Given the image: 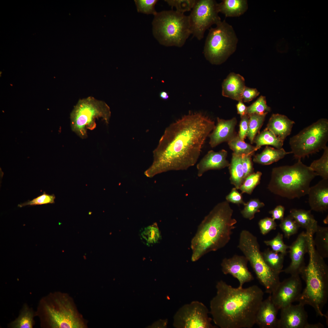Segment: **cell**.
<instances>
[{"instance_id":"cell-32","label":"cell","mask_w":328,"mask_h":328,"mask_svg":"<svg viewBox=\"0 0 328 328\" xmlns=\"http://www.w3.org/2000/svg\"><path fill=\"white\" fill-rule=\"evenodd\" d=\"M313 242L316 251L323 258L328 257V228L318 225Z\"/></svg>"},{"instance_id":"cell-5","label":"cell","mask_w":328,"mask_h":328,"mask_svg":"<svg viewBox=\"0 0 328 328\" xmlns=\"http://www.w3.org/2000/svg\"><path fill=\"white\" fill-rule=\"evenodd\" d=\"M42 328H86L87 321L67 293L50 292L42 298L36 311Z\"/></svg>"},{"instance_id":"cell-1","label":"cell","mask_w":328,"mask_h":328,"mask_svg":"<svg viewBox=\"0 0 328 328\" xmlns=\"http://www.w3.org/2000/svg\"><path fill=\"white\" fill-rule=\"evenodd\" d=\"M215 122L201 112H190L165 129L153 152V161L145 172L152 177L171 170H183L194 166Z\"/></svg>"},{"instance_id":"cell-41","label":"cell","mask_w":328,"mask_h":328,"mask_svg":"<svg viewBox=\"0 0 328 328\" xmlns=\"http://www.w3.org/2000/svg\"><path fill=\"white\" fill-rule=\"evenodd\" d=\"M196 0H166L169 5L172 8L174 7L176 11L184 14L186 12L192 10Z\"/></svg>"},{"instance_id":"cell-52","label":"cell","mask_w":328,"mask_h":328,"mask_svg":"<svg viewBox=\"0 0 328 328\" xmlns=\"http://www.w3.org/2000/svg\"><path fill=\"white\" fill-rule=\"evenodd\" d=\"M159 96L161 98L164 100L168 99L169 97L168 93L165 91H161L159 94Z\"/></svg>"},{"instance_id":"cell-46","label":"cell","mask_w":328,"mask_h":328,"mask_svg":"<svg viewBox=\"0 0 328 328\" xmlns=\"http://www.w3.org/2000/svg\"><path fill=\"white\" fill-rule=\"evenodd\" d=\"M237 190L235 187L233 188L230 193L226 196V201L238 205H244L245 203L243 200L242 194Z\"/></svg>"},{"instance_id":"cell-7","label":"cell","mask_w":328,"mask_h":328,"mask_svg":"<svg viewBox=\"0 0 328 328\" xmlns=\"http://www.w3.org/2000/svg\"><path fill=\"white\" fill-rule=\"evenodd\" d=\"M152 33L159 43L166 46H183L191 34L188 16L173 10L154 15Z\"/></svg>"},{"instance_id":"cell-14","label":"cell","mask_w":328,"mask_h":328,"mask_svg":"<svg viewBox=\"0 0 328 328\" xmlns=\"http://www.w3.org/2000/svg\"><path fill=\"white\" fill-rule=\"evenodd\" d=\"M302 284L299 275H291L280 282L271 294L272 300L279 310L297 301L302 292Z\"/></svg>"},{"instance_id":"cell-6","label":"cell","mask_w":328,"mask_h":328,"mask_svg":"<svg viewBox=\"0 0 328 328\" xmlns=\"http://www.w3.org/2000/svg\"><path fill=\"white\" fill-rule=\"evenodd\" d=\"M317 176L299 159L292 165L273 168L268 188L283 197L299 198L308 194L311 182Z\"/></svg>"},{"instance_id":"cell-23","label":"cell","mask_w":328,"mask_h":328,"mask_svg":"<svg viewBox=\"0 0 328 328\" xmlns=\"http://www.w3.org/2000/svg\"><path fill=\"white\" fill-rule=\"evenodd\" d=\"M294 121L286 116L279 114H273L270 118L266 128L276 136L284 141L290 134Z\"/></svg>"},{"instance_id":"cell-47","label":"cell","mask_w":328,"mask_h":328,"mask_svg":"<svg viewBox=\"0 0 328 328\" xmlns=\"http://www.w3.org/2000/svg\"><path fill=\"white\" fill-rule=\"evenodd\" d=\"M241 120L240 124L239 130L238 135L239 137L242 140L244 141L247 136L248 133L249 116L246 114L241 117Z\"/></svg>"},{"instance_id":"cell-37","label":"cell","mask_w":328,"mask_h":328,"mask_svg":"<svg viewBox=\"0 0 328 328\" xmlns=\"http://www.w3.org/2000/svg\"><path fill=\"white\" fill-rule=\"evenodd\" d=\"M243 209L241 213L245 218L251 220L255 217V214L260 212V209L264 206V203L258 199L250 200L244 205Z\"/></svg>"},{"instance_id":"cell-13","label":"cell","mask_w":328,"mask_h":328,"mask_svg":"<svg viewBox=\"0 0 328 328\" xmlns=\"http://www.w3.org/2000/svg\"><path fill=\"white\" fill-rule=\"evenodd\" d=\"M209 311L203 303L194 301L180 307L173 317L176 328H215L208 316Z\"/></svg>"},{"instance_id":"cell-45","label":"cell","mask_w":328,"mask_h":328,"mask_svg":"<svg viewBox=\"0 0 328 328\" xmlns=\"http://www.w3.org/2000/svg\"><path fill=\"white\" fill-rule=\"evenodd\" d=\"M251 154H243L241 155L242 163L244 180L248 176L254 173Z\"/></svg>"},{"instance_id":"cell-44","label":"cell","mask_w":328,"mask_h":328,"mask_svg":"<svg viewBox=\"0 0 328 328\" xmlns=\"http://www.w3.org/2000/svg\"><path fill=\"white\" fill-rule=\"evenodd\" d=\"M258 225L261 233L264 235L275 229L277 226L275 220L268 217L261 219L258 222Z\"/></svg>"},{"instance_id":"cell-8","label":"cell","mask_w":328,"mask_h":328,"mask_svg":"<svg viewBox=\"0 0 328 328\" xmlns=\"http://www.w3.org/2000/svg\"><path fill=\"white\" fill-rule=\"evenodd\" d=\"M111 116L108 106L104 101L90 96L80 99L70 115L72 130L82 139L94 129L99 120L108 124Z\"/></svg>"},{"instance_id":"cell-18","label":"cell","mask_w":328,"mask_h":328,"mask_svg":"<svg viewBox=\"0 0 328 328\" xmlns=\"http://www.w3.org/2000/svg\"><path fill=\"white\" fill-rule=\"evenodd\" d=\"M217 121L216 125L208 136L209 144L212 148L222 142H228L236 135L235 132L237 123L236 118L225 120L217 118Z\"/></svg>"},{"instance_id":"cell-40","label":"cell","mask_w":328,"mask_h":328,"mask_svg":"<svg viewBox=\"0 0 328 328\" xmlns=\"http://www.w3.org/2000/svg\"><path fill=\"white\" fill-rule=\"evenodd\" d=\"M264 242L266 245L270 246L273 251L285 255L287 252V249L289 247L284 243L283 235L279 233L272 239L265 241Z\"/></svg>"},{"instance_id":"cell-10","label":"cell","mask_w":328,"mask_h":328,"mask_svg":"<svg viewBox=\"0 0 328 328\" xmlns=\"http://www.w3.org/2000/svg\"><path fill=\"white\" fill-rule=\"evenodd\" d=\"M211 28L203 49L206 59L213 64L224 62L236 50L238 39L232 26L225 20Z\"/></svg>"},{"instance_id":"cell-30","label":"cell","mask_w":328,"mask_h":328,"mask_svg":"<svg viewBox=\"0 0 328 328\" xmlns=\"http://www.w3.org/2000/svg\"><path fill=\"white\" fill-rule=\"evenodd\" d=\"M139 235L142 242L148 246H151L159 242L161 235L156 223L141 229Z\"/></svg>"},{"instance_id":"cell-38","label":"cell","mask_w":328,"mask_h":328,"mask_svg":"<svg viewBox=\"0 0 328 328\" xmlns=\"http://www.w3.org/2000/svg\"><path fill=\"white\" fill-rule=\"evenodd\" d=\"M271 110V108L267 104L265 97L261 96L251 105L247 107V114L248 115L253 114H267Z\"/></svg>"},{"instance_id":"cell-24","label":"cell","mask_w":328,"mask_h":328,"mask_svg":"<svg viewBox=\"0 0 328 328\" xmlns=\"http://www.w3.org/2000/svg\"><path fill=\"white\" fill-rule=\"evenodd\" d=\"M291 216L299 225L306 230L308 235L313 236L318 227L317 222L311 214L310 210L292 209L290 211Z\"/></svg>"},{"instance_id":"cell-33","label":"cell","mask_w":328,"mask_h":328,"mask_svg":"<svg viewBox=\"0 0 328 328\" xmlns=\"http://www.w3.org/2000/svg\"><path fill=\"white\" fill-rule=\"evenodd\" d=\"M230 148L233 153L238 155L243 154L253 155L257 150L255 146H253L241 140L236 135L228 142Z\"/></svg>"},{"instance_id":"cell-48","label":"cell","mask_w":328,"mask_h":328,"mask_svg":"<svg viewBox=\"0 0 328 328\" xmlns=\"http://www.w3.org/2000/svg\"><path fill=\"white\" fill-rule=\"evenodd\" d=\"M259 92L255 88L245 87L242 94V100L245 102H250L259 95Z\"/></svg>"},{"instance_id":"cell-4","label":"cell","mask_w":328,"mask_h":328,"mask_svg":"<svg viewBox=\"0 0 328 328\" xmlns=\"http://www.w3.org/2000/svg\"><path fill=\"white\" fill-rule=\"evenodd\" d=\"M307 253L309 263L300 274L306 286L297 301L312 306L317 316H325L323 310L328 298V268L316 249L313 236L309 237Z\"/></svg>"},{"instance_id":"cell-15","label":"cell","mask_w":328,"mask_h":328,"mask_svg":"<svg viewBox=\"0 0 328 328\" xmlns=\"http://www.w3.org/2000/svg\"><path fill=\"white\" fill-rule=\"evenodd\" d=\"M309 236L302 231L296 240L289 246L291 262L289 265L282 272L291 275H299L306 266L304 256L308 252Z\"/></svg>"},{"instance_id":"cell-25","label":"cell","mask_w":328,"mask_h":328,"mask_svg":"<svg viewBox=\"0 0 328 328\" xmlns=\"http://www.w3.org/2000/svg\"><path fill=\"white\" fill-rule=\"evenodd\" d=\"M219 12L223 14L226 17H237L244 14L248 9L246 0H223L217 3Z\"/></svg>"},{"instance_id":"cell-50","label":"cell","mask_w":328,"mask_h":328,"mask_svg":"<svg viewBox=\"0 0 328 328\" xmlns=\"http://www.w3.org/2000/svg\"><path fill=\"white\" fill-rule=\"evenodd\" d=\"M236 107L237 113L240 115L241 117L247 114V107L243 103L242 101H239Z\"/></svg>"},{"instance_id":"cell-11","label":"cell","mask_w":328,"mask_h":328,"mask_svg":"<svg viewBox=\"0 0 328 328\" xmlns=\"http://www.w3.org/2000/svg\"><path fill=\"white\" fill-rule=\"evenodd\" d=\"M328 140V120L321 118L290 138L291 152L295 159H301L323 149Z\"/></svg>"},{"instance_id":"cell-2","label":"cell","mask_w":328,"mask_h":328,"mask_svg":"<svg viewBox=\"0 0 328 328\" xmlns=\"http://www.w3.org/2000/svg\"><path fill=\"white\" fill-rule=\"evenodd\" d=\"M216 294L210 302L212 320L220 328H251L264 293L257 285L234 288L222 280L216 286Z\"/></svg>"},{"instance_id":"cell-12","label":"cell","mask_w":328,"mask_h":328,"mask_svg":"<svg viewBox=\"0 0 328 328\" xmlns=\"http://www.w3.org/2000/svg\"><path fill=\"white\" fill-rule=\"evenodd\" d=\"M217 3L214 0H196L188 15L191 34L199 40L206 31L221 21L218 15Z\"/></svg>"},{"instance_id":"cell-42","label":"cell","mask_w":328,"mask_h":328,"mask_svg":"<svg viewBox=\"0 0 328 328\" xmlns=\"http://www.w3.org/2000/svg\"><path fill=\"white\" fill-rule=\"evenodd\" d=\"M157 0H135L134 2L138 12L155 15L157 13L155 6Z\"/></svg>"},{"instance_id":"cell-3","label":"cell","mask_w":328,"mask_h":328,"mask_svg":"<svg viewBox=\"0 0 328 328\" xmlns=\"http://www.w3.org/2000/svg\"><path fill=\"white\" fill-rule=\"evenodd\" d=\"M233 212L226 201L217 204L205 217L191 241L192 261L224 247L229 242L237 222L232 217Z\"/></svg>"},{"instance_id":"cell-22","label":"cell","mask_w":328,"mask_h":328,"mask_svg":"<svg viewBox=\"0 0 328 328\" xmlns=\"http://www.w3.org/2000/svg\"><path fill=\"white\" fill-rule=\"evenodd\" d=\"M244 78L238 74L231 73L222 84V94L234 100L242 101V94L245 87Z\"/></svg>"},{"instance_id":"cell-29","label":"cell","mask_w":328,"mask_h":328,"mask_svg":"<svg viewBox=\"0 0 328 328\" xmlns=\"http://www.w3.org/2000/svg\"><path fill=\"white\" fill-rule=\"evenodd\" d=\"M284 141L266 128L256 136L253 143H255L257 150L265 145H272L275 148L280 149L282 148Z\"/></svg>"},{"instance_id":"cell-20","label":"cell","mask_w":328,"mask_h":328,"mask_svg":"<svg viewBox=\"0 0 328 328\" xmlns=\"http://www.w3.org/2000/svg\"><path fill=\"white\" fill-rule=\"evenodd\" d=\"M227 152L223 149L216 152L210 150L196 165L197 175L200 177L206 172L211 170H219L229 167L230 163L226 159Z\"/></svg>"},{"instance_id":"cell-39","label":"cell","mask_w":328,"mask_h":328,"mask_svg":"<svg viewBox=\"0 0 328 328\" xmlns=\"http://www.w3.org/2000/svg\"><path fill=\"white\" fill-rule=\"evenodd\" d=\"M279 227L284 233L285 237L288 239L296 234L299 227L296 221L289 215L281 220Z\"/></svg>"},{"instance_id":"cell-35","label":"cell","mask_w":328,"mask_h":328,"mask_svg":"<svg viewBox=\"0 0 328 328\" xmlns=\"http://www.w3.org/2000/svg\"><path fill=\"white\" fill-rule=\"evenodd\" d=\"M267 114H251L249 116L248 127L247 136L251 144L263 124Z\"/></svg>"},{"instance_id":"cell-17","label":"cell","mask_w":328,"mask_h":328,"mask_svg":"<svg viewBox=\"0 0 328 328\" xmlns=\"http://www.w3.org/2000/svg\"><path fill=\"white\" fill-rule=\"evenodd\" d=\"M304 307V305L299 303L295 305L291 304L281 309L277 328H305L309 323L307 313Z\"/></svg>"},{"instance_id":"cell-27","label":"cell","mask_w":328,"mask_h":328,"mask_svg":"<svg viewBox=\"0 0 328 328\" xmlns=\"http://www.w3.org/2000/svg\"><path fill=\"white\" fill-rule=\"evenodd\" d=\"M36 311L26 303L23 305L18 316L8 324L10 328H32L35 325Z\"/></svg>"},{"instance_id":"cell-43","label":"cell","mask_w":328,"mask_h":328,"mask_svg":"<svg viewBox=\"0 0 328 328\" xmlns=\"http://www.w3.org/2000/svg\"><path fill=\"white\" fill-rule=\"evenodd\" d=\"M55 196L54 194L50 195L46 193L45 192L41 195L37 196L31 200L19 204L18 206L22 207L27 205H36L54 203H55Z\"/></svg>"},{"instance_id":"cell-28","label":"cell","mask_w":328,"mask_h":328,"mask_svg":"<svg viewBox=\"0 0 328 328\" xmlns=\"http://www.w3.org/2000/svg\"><path fill=\"white\" fill-rule=\"evenodd\" d=\"M229 169L231 183L239 189L244 180L241 155L232 153Z\"/></svg>"},{"instance_id":"cell-26","label":"cell","mask_w":328,"mask_h":328,"mask_svg":"<svg viewBox=\"0 0 328 328\" xmlns=\"http://www.w3.org/2000/svg\"><path fill=\"white\" fill-rule=\"evenodd\" d=\"M291 153L286 152L282 148L277 149L266 146L262 152L255 155L254 162L263 165H268L283 159L286 155Z\"/></svg>"},{"instance_id":"cell-31","label":"cell","mask_w":328,"mask_h":328,"mask_svg":"<svg viewBox=\"0 0 328 328\" xmlns=\"http://www.w3.org/2000/svg\"><path fill=\"white\" fill-rule=\"evenodd\" d=\"M261 253L264 261L272 270L279 274L282 272L285 255L276 252L269 248Z\"/></svg>"},{"instance_id":"cell-21","label":"cell","mask_w":328,"mask_h":328,"mask_svg":"<svg viewBox=\"0 0 328 328\" xmlns=\"http://www.w3.org/2000/svg\"><path fill=\"white\" fill-rule=\"evenodd\" d=\"M308 195L311 209L323 212L328 209V179H323L310 187Z\"/></svg>"},{"instance_id":"cell-36","label":"cell","mask_w":328,"mask_h":328,"mask_svg":"<svg viewBox=\"0 0 328 328\" xmlns=\"http://www.w3.org/2000/svg\"><path fill=\"white\" fill-rule=\"evenodd\" d=\"M262 174L261 172L257 171L246 177L239 189L241 193L251 194L254 189L260 183Z\"/></svg>"},{"instance_id":"cell-9","label":"cell","mask_w":328,"mask_h":328,"mask_svg":"<svg viewBox=\"0 0 328 328\" xmlns=\"http://www.w3.org/2000/svg\"><path fill=\"white\" fill-rule=\"evenodd\" d=\"M238 247L250 262L265 292L271 294L280 282L279 274L272 270L264 261L256 237L248 231L242 230Z\"/></svg>"},{"instance_id":"cell-19","label":"cell","mask_w":328,"mask_h":328,"mask_svg":"<svg viewBox=\"0 0 328 328\" xmlns=\"http://www.w3.org/2000/svg\"><path fill=\"white\" fill-rule=\"evenodd\" d=\"M279 309L273 302L271 295L261 302L257 312L255 324L261 328H277Z\"/></svg>"},{"instance_id":"cell-16","label":"cell","mask_w":328,"mask_h":328,"mask_svg":"<svg viewBox=\"0 0 328 328\" xmlns=\"http://www.w3.org/2000/svg\"><path fill=\"white\" fill-rule=\"evenodd\" d=\"M248 261L245 256L235 255L229 258H224L221 264L222 271L225 275H231L239 282V287L254 279L247 267Z\"/></svg>"},{"instance_id":"cell-51","label":"cell","mask_w":328,"mask_h":328,"mask_svg":"<svg viewBox=\"0 0 328 328\" xmlns=\"http://www.w3.org/2000/svg\"><path fill=\"white\" fill-rule=\"evenodd\" d=\"M324 325L320 323L315 324L308 323L306 326L305 328H324Z\"/></svg>"},{"instance_id":"cell-34","label":"cell","mask_w":328,"mask_h":328,"mask_svg":"<svg viewBox=\"0 0 328 328\" xmlns=\"http://www.w3.org/2000/svg\"><path fill=\"white\" fill-rule=\"evenodd\" d=\"M323 149L322 156L314 160L309 167L323 179H328V147L326 146Z\"/></svg>"},{"instance_id":"cell-49","label":"cell","mask_w":328,"mask_h":328,"mask_svg":"<svg viewBox=\"0 0 328 328\" xmlns=\"http://www.w3.org/2000/svg\"><path fill=\"white\" fill-rule=\"evenodd\" d=\"M285 209L284 207L281 205L276 206L274 209L269 211V213L272 215V218L275 220H282L284 218Z\"/></svg>"}]
</instances>
